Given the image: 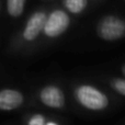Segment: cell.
I'll use <instances>...</instances> for the list:
<instances>
[{"instance_id": "cell-1", "label": "cell", "mask_w": 125, "mask_h": 125, "mask_svg": "<svg viewBox=\"0 0 125 125\" xmlns=\"http://www.w3.org/2000/svg\"><path fill=\"white\" fill-rule=\"evenodd\" d=\"M47 12L43 9L35 10L28 17L22 29L17 33L11 41V50L21 52L30 45H32L43 32Z\"/></svg>"}, {"instance_id": "cell-2", "label": "cell", "mask_w": 125, "mask_h": 125, "mask_svg": "<svg viewBox=\"0 0 125 125\" xmlns=\"http://www.w3.org/2000/svg\"><path fill=\"white\" fill-rule=\"evenodd\" d=\"M73 95L82 108L93 112L105 110L110 104V100L103 91L89 83L76 86L73 88Z\"/></svg>"}, {"instance_id": "cell-7", "label": "cell", "mask_w": 125, "mask_h": 125, "mask_svg": "<svg viewBox=\"0 0 125 125\" xmlns=\"http://www.w3.org/2000/svg\"><path fill=\"white\" fill-rule=\"evenodd\" d=\"M4 11L10 19H19L24 13L26 0H4Z\"/></svg>"}, {"instance_id": "cell-4", "label": "cell", "mask_w": 125, "mask_h": 125, "mask_svg": "<svg viewBox=\"0 0 125 125\" xmlns=\"http://www.w3.org/2000/svg\"><path fill=\"white\" fill-rule=\"evenodd\" d=\"M70 22L69 13L65 9L56 8L47 13L42 34L51 40L57 39L69 29Z\"/></svg>"}, {"instance_id": "cell-10", "label": "cell", "mask_w": 125, "mask_h": 125, "mask_svg": "<svg viewBox=\"0 0 125 125\" xmlns=\"http://www.w3.org/2000/svg\"><path fill=\"white\" fill-rule=\"evenodd\" d=\"M110 86L119 94L125 97V78H112L110 80Z\"/></svg>"}, {"instance_id": "cell-11", "label": "cell", "mask_w": 125, "mask_h": 125, "mask_svg": "<svg viewBox=\"0 0 125 125\" xmlns=\"http://www.w3.org/2000/svg\"><path fill=\"white\" fill-rule=\"evenodd\" d=\"M121 71H122V75H123V77L125 78V64L122 66V68H121Z\"/></svg>"}, {"instance_id": "cell-12", "label": "cell", "mask_w": 125, "mask_h": 125, "mask_svg": "<svg viewBox=\"0 0 125 125\" xmlns=\"http://www.w3.org/2000/svg\"><path fill=\"white\" fill-rule=\"evenodd\" d=\"M1 9H2V0H0V12H1Z\"/></svg>"}, {"instance_id": "cell-9", "label": "cell", "mask_w": 125, "mask_h": 125, "mask_svg": "<svg viewBox=\"0 0 125 125\" xmlns=\"http://www.w3.org/2000/svg\"><path fill=\"white\" fill-rule=\"evenodd\" d=\"M24 123L28 125H46L47 119L44 114L40 113H33L24 117Z\"/></svg>"}, {"instance_id": "cell-5", "label": "cell", "mask_w": 125, "mask_h": 125, "mask_svg": "<svg viewBox=\"0 0 125 125\" xmlns=\"http://www.w3.org/2000/svg\"><path fill=\"white\" fill-rule=\"evenodd\" d=\"M37 100L46 108L62 109L66 104V97L62 89L57 84H46L40 89Z\"/></svg>"}, {"instance_id": "cell-8", "label": "cell", "mask_w": 125, "mask_h": 125, "mask_svg": "<svg viewBox=\"0 0 125 125\" xmlns=\"http://www.w3.org/2000/svg\"><path fill=\"white\" fill-rule=\"evenodd\" d=\"M88 0H62V7L68 13L80 14L86 10Z\"/></svg>"}, {"instance_id": "cell-3", "label": "cell", "mask_w": 125, "mask_h": 125, "mask_svg": "<svg viewBox=\"0 0 125 125\" xmlns=\"http://www.w3.org/2000/svg\"><path fill=\"white\" fill-rule=\"evenodd\" d=\"M97 34L105 42H114L123 39L125 36V20L113 14L101 18L97 24Z\"/></svg>"}, {"instance_id": "cell-6", "label": "cell", "mask_w": 125, "mask_h": 125, "mask_svg": "<svg viewBox=\"0 0 125 125\" xmlns=\"http://www.w3.org/2000/svg\"><path fill=\"white\" fill-rule=\"evenodd\" d=\"M25 102V95L21 90L15 88L0 89V111L12 112L19 110Z\"/></svg>"}]
</instances>
